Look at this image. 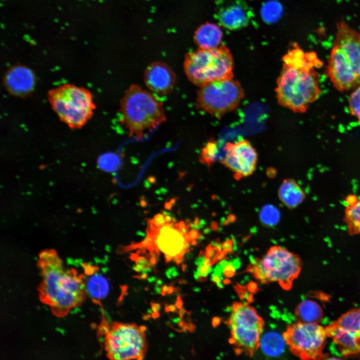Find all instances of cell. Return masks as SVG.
I'll list each match as a JSON object with an SVG mask.
<instances>
[{"label": "cell", "instance_id": "cell-1", "mask_svg": "<svg viewBox=\"0 0 360 360\" xmlns=\"http://www.w3.org/2000/svg\"><path fill=\"white\" fill-rule=\"evenodd\" d=\"M283 61L276 80L278 102L294 112H304L320 96L321 91L316 69L322 63L314 52H304L298 48L290 52Z\"/></svg>", "mask_w": 360, "mask_h": 360}, {"label": "cell", "instance_id": "cell-2", "mask_svg": "<svg viewBox=\"0 0 360 360\" xmlns=\"http://www.w3.org/2000/svg\"><path fill=\"white\" fill-rule=\"evenodd\" d=\"M37 266L41 277L39 298L54 315L65 316L72 308L82 304L86 292L84 278L73 269L65 270L55 250L42 251Z\"/></svg>", "mask_w": 360, "mask_h": 360}, {"label": "cell", "instance_id": "cell-3", "mask_svg": "<svg viewBox=\"0 0 360 360\" xmlns=\"http://www.w3.org/2000/svg\"><path fill=\"white\" fill-rule=\"evenodd\" d=\"M199 237L190 224L177 221L168 214L158 213L148 221L146 235L140 242L125 246L124 252L147 251L150 260L162 255L166 262L180 264Z\"/></svg>", "mask_w": 360, "mask_h": 360}, {"label": "cell", "instance_id": "cell-4", "mask_svg": "<svg viewBox=\"0 0 360 360\" xmlns=\"http://www.w3.org/2000/svg\"><path fill=\"white\" fill-rule=\"evenodd\" d=\"M120 110L130 135L138 139L143 138L166 120L162 104L136 84L131 85L124 92Z\"/></svg>", "mask_w": 360, "mask_h": 360}, {"label": "cell", "instance_id": "cell-5", "mask_svg": "<svg viewBox=\"0 0 360 360\" xmlns=\"http://www.w3.org/2000/svg\"><path fill=\"white\" fill-rule=\"evenodd\" d=\"M184 66L188 80L199 87L214 80L234 77L232 56L224 45L212 48H198L187 53Z\"/></svg>", "mask_w": 360, "mask_h": 360}, {"label": "cell", "instance_id": "cell-6", "mask_svg": "<svg viewBox=\"0 0 360 360\" xmlns=\"http://www.w3.org/2000/svg\"><path fill=\"white\" fill-rule=\"evenodd\" d=\"M48 98L59 118L72 129L82 128L92 118L95 109L90 92L72 84L51 89Z\"/></svg>", "mask_w": 360, "mask_h": 360}, {"label": "cell", "instance_id": "cell-7", "mask_svg": "<svg viewBox=\"0 0 360 360\" xmlns=\"http://www.w3.org/2000/svg\"><path fill=\"white\" fill-rule=\"evenodd\" d=\"M302 267L300 256L287 248L274 246L250 268L256 278L262 284L277 282L286 290L292 287Z\"/></svg>", "mask_w": 360, "mask_h": 360}, {"label": "cell", "instance_id": "cell-8", "mask_svg": "<svg viewBox=\"0 0 360 360\" xmlns=\"http://www.w3.org/2000/svg\"><path fill=\"white\" fill-rule=\"evenodd\" d=\"M104 330V348L109 359H143L148 348L144 326L113 322Z\"/></svg>", "mask_w": 360, "mask_h": 360}, {"label": "cell", "instance_id": "cell-9", "mask_svg": "<svg viewBox=\"0 0 360 360\" xmlns=\"http://www.w3.org/2000/svg\"><path fill=\"white\" fill-rule=\"evenodd\" d=\"M228 325L236 350L252 356L259 348L264 322L252 306L240 302L232 305Z\"/></svg>", "mask_w": 360, "mask_h": 360}, {"label": "cell", "instance_id": "cell-10", "mask_svg": "<svg viewBox=\"0 0 360 360\" xmlns=\"http://www.w3.org/2000/svg\"><path fill=\"white\" fill-rule=\"evenodd\" d=\"M244 97V90L238 81L233 78L218 80L200 87L196 104L201 110L220 118L236 109Z\"/></svg>", "mask_w": 360, "mask_h": 360}, {"label": "cell", "instance_id": "cell-11", "mask_svg": "<svg viewBox=\"0 0 360 360\" xmlns=\"http://www.w3.org/2000/svg\"><path fill=\"white\" fill-rule=\"evenodd\" d=\"M283 336L290 351L300 358H324L323 350L328 336L322 326L298 322L289 326Z\"/></svg>", "mask_w": 360, "mask_h": 360}, {"label": "cell", "instance_id": "cell-12", "mask_svg": "<svg viewBox=\"0 0 360 360\" xmlns=\"http://www.w3.org/2000/svg\"><path fill=\"white\" fill-rule=\"evenodd\" d=\"M325 328L342 355L360 356V308L350 310Z\"/></svg>", "mask_w": 360, "mask_h": 360}, {"label": "cell", "instance_id": "cell-13", "mask_svg": "<svg viewBox=\"0 0 360 360\" xmlns=\"http://www.w3.org/2000/svg\"><path fill=\"white\" fill-rule=\"evenodd\" d=\"M224 148V153L221 162L233 172L236 180L253 174L256 168L258 154L248 140L244 139L228 142Z\"/></svg>", "mask_w": 360, "mask_h": 360}, {"label": "cell", "instance_id": "cell-14", "mask_svg": "<svg viewBox=\"0 0 360 360\" xmlns=\"http://www.w3.org/2000/svg\"><path fill=\"white\" fill-rule=\"evenodd\" d=\"M326 73L334 87L340 92L354 90L360 78L342 51L333 44L328 59Z\"/></svg>", "mask_w": 360, "mask_h": 360}, {"label": "cell", "instance_id": "cell-15", "mask_svg": "<svg viewBox=\"0 0 360 360\" xmlns=\"http://www.w3.org/2000/svg\"><path fill=\"white\" fill-rule=\"evenodd\" d=\"M252 16L250 8L244 0H218L216 16L223 27L236 30L246 26Z\"/></svg>", "mask_w": 360, "mask_h": 360}, {"label": "cell", "instance_id": "cell-16", "mask_svg": "<svg viewBox=\"0 0 360 360\" xmlns=\"http://www.w3.org/2000/svg\"><path fill=\"white\" fill-rule=\"evenodd\" d=\"M334 44L342 51L360 78V32L340 20L336 24Z\"/></svg>", "mask_w": 360, "mask_h": 360}, {"label": "cell", "instance_id": "cell-17", "mask_svg": "<svg viewBox=\"0 0 360 360\" xmlns=\"http://www.w3.org/2000/svg\"><path fill=\"white\" fill-rule=\"evenodd\" d=\"M144 81L147 87L153 92L160 95L170 92L176 82V76L165 63L152 62L148 66L144 72Z\"/></svg>", "mask_w": 360, "mask_h": 360}, {"label": "cell", "instance_id": "cell-18", "mask_svg": "<svg viewBox=\"0 0 360 360\" xmlns=\"http://www.w3.org/2000/svg\"><path fill=\"white\" fill-rule=\"evenodd\" d=\"M36 82L34 72L24 66H16L8 70L4 78V86L12 94H28L32 91Z\"/></svg>", "mask_w": 360, "mask_h": 360}, {"label": "cell", "instance_id": "cell-19", "mask_svg": "<svg viewBox=\"0 0 360 360\" xmlns=\"http://www.w3.org/2000/svg\"><path fill=\"white\" fill-rule=\"evenodd\" d=\"M280 202L289 209H294L301 204L306 194L299 184L292 178L284 179L278 191Z\"/></svg>", "mask_w": 360, "mask_h": 360}, {"label": "cell", "instance_id": "cell-20", "mask_svg": "<svg viewBox=\"0 0 360 360\" xmlns=\"http://www.w3.org/2000/svg\"><path fill=\"white\" fill-rule=\"evenodd\" d=\"M222 38V32L219 26L206 23L196 31L194 40L200 48H212L218 46Z\"/></svg>", "mask_w": 360, "mask_h": 360}, {"label": "cell", "instance_id": "cell-21", "mask_svg": "<svg viewBox=\"0 0 360 360\" xmlns=\"http://www.w3.org/2000/svg\"><path fill=\"white\" fill-rule=\"evenodd\" d=\"M286 344L283 335L275 332H269L261 336L259 348L266 356L276 357L284 352Z\"/></svg>", "mask_w": 360, "mask_h": 360}, {"label": "cell", "instance_id": "cell-22", "mask_svg": "<svg viewBox=\"0 0 360 360\" xmlns=\"http://www.w3.org/2000/svg\"><path fill=\"white\" fill-rule=\"evenodd\" d=\"M295 316L298 322L318 324L322 318L323 312L320 306L316 302L305 300L297 306Z\"/></svg>", "mask_w": 360, "mask_h": 360}, {"label": "cell", "instance_id": "cell-23", "mask_svg": "<svg viewBox=\"0 0 360 360\" xmlns=\"http://www.w3.org/2000/svg\"><path fill=\"white\" fill-rule=\"evenodd\" d=\"M86 292L94 300H98L104 298L108 294L109 284L102 274L94 273L85 282Z\"/></svg>", "mask_w": 360, "mask_h": 360}, {"label": "cell", "instance_id": "cell-24", "mask_svg": "<svg viewBox=\"0 0 360 360\" xmlns=\"http://www.w3.org/2000/svg\"><path fill=\"white\" fill-rule=\"evenodd\" d=\"M345 206L344 220L348 234L352 236L360 234V199Z\"/></svg>", "mask_w": 360, "mask_h": 360}, {"label": "cell", "instance_id": "cell-25", "mask_svg": "<svg viewBox=\"0 0 360 360\" xmlns=\"http://www.w3.org/2000/svg\"><path fill=\"white\" fill-rule=\"evenodd\" d=\"M220 147L218 142L210 140L204 146L201 150L200 160L207 166H210L216 160H222Z\"/></svg>", "mask_w": 360, "mask_h": 360}, {"label": "cell", "instance_id": "cell-26", "mask_svg": "<svg viewBox=\"0 0 360 360\" xmlns=\"http://www.w3.org/2000/svg\"><path fill=\"white\" fill-rule=\"evenodd\" d=\"M260 220L264 226H272L279 221L280 212L274 206L266 205L262 208L260 214Z\"/></svg>", "mask_w": 360, "mask_h": 360}, {"label": "cell", "instance_id": "cell-27", "mask_svg": "<svg viewBox=\"0 0 360 360\" xmlns=\"http://www.w3.org/2000/svg\"><path fill=\"white\" fill-rule=\"evenodd\" d=\"M282 13V7L279 3L270 1L266 4L262 10V16L268 22H273L278 20Z\"/></svg>", "mask_w": 360, "mask_h": 360}, {"label": "cell", "instance_id": "cell-28", "mask_svg": "<svg viewBox=\"0 0 360 360\" xmlns=\"http://www.w3.org/2000/svg\"><path fill=\"white\" fill-rule=\"evenodd\" d=\"M350 114L360 122V84L354 89L348 98Z\"/></svg>", "mask_w": 360, "mask_h": 360}, {"label": "cell", "instance_id": "cell-29", "mask_svg": "<svg viewBox=\"0 0 360 360\" xmlns=\"http://www.w3.org/2000/svg\"><path fill=\"white\" fill-rule=\"evenodd\" d=\"M118 159L112 154H106L102 156L98 160V164L100 168L106 171H112L118 165Z\"/></svg>", "mask_w": 360, "mask_h": 360}]
</instances>
